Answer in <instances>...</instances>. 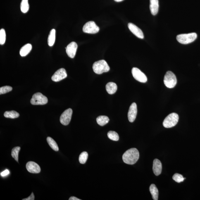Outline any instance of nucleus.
<instances>
[{
    "label": "nucleus",
    "instance_id": "nucleus-1",
    "mask_svg": "<svg viewBox=\"0 0 200 200\" xmlns=\"http://www.w3.org/2000/svg\"><path fill=\"white\" fill-rule=\"evenodd\" d=\"M139 157V153L138 149L135 148H131L126 151L122 156V159L125 163L128 165L135 164Z\"/></svg>",
    "mask_w": 200,
    "mask_h": 200
},
{
    "label": "nucleus",
    "instance_id": "nucleus-2",
    "mask_svg": "<svg viewBox=\"0 0 200 200\" xmlns=\"http://www.w3.org/2000/svg\"><path fill=\"white\" fill-rule=\"evenodd\" d=\"M92 68L95 73L97 74H101L110 70L108 64L104 60L95 62L93 65Z\"/></svg>",
    "mask_w": 200,
    "mask_h": 200
},
{
    "label": "nucleus",
    "instance_id": "nucleus-3",
    "mask_svg": "<svg viewBox=\"0 0 200 200\" xmlns=\"http://www.w3.org/2000/svg\"><path fill=\"white\" fill-rule=\"evenodd\" d=\"M197 35L195 33L179 34L177 37V41L182 44H188L192 43L197 38Z\"/></svg>",
    "mask_w": 200,
    "mask_h": 200
},
{
    "label": "nucleus",
    "instance_id": "nucleus-4",
    "mask_svg": "<svg viewBox=\"0 0 200 200\" xmlns=\"http://www.w3.org/2000/svg\"><path fill=\"white\" fill-rule=\"evenodd\" d=\"M179 120V116L176 113H173L168 115L163 123V127L166 128H171L177 125Z\"/></svg>",
    "mask_w": 200,
    "mask_h": 200
},
{
    "label": "nucleus",
    "instance_id": "nucleus-5",
    "mask_svg": "<svg viewBox=\"0 0 200 200\" xmlns=\"http://www.w3.org/2000/svg\"><path fill=\"white\" fill-rule=\"evenodd\" d=\"M165 85L169 88H172L177 84V79L173 72L169 71L166 72L164 78Z\"/></svg>",
    "mask_w": 200,
    "mask_h": 200
},
{
    "label": "nucleus",
    "instance_id": "nucleus-6",
    "mask_svg": "<svg viewBox=\"0 0 200 200\" xmlns=\"http://www.w3.org/2000/svg\"><path fill=\"white\" fill-rule=\"evenodd\" d=\"M48 102L47 98L39 92L34 94L30 100L31 103L33 105H44Z\"/></svg>",
    "mask_w": 200,
    "mask_h": 200
},
{
    "label": "nucleus",
    "instance_id": "nucleus-7",
    "mask_svg": "<svg viewBox=\"0 0 200 200\" xmlns=\"http://www.w3.org/2000/svg\"><path fill=\"white\" fill-rule=\"evenodd\" d=\"M99 27L94 21L87 22L83 27V31L88 34H96L99 32Z\"/></svg>",
    "mask_w": 200,
    "mask_h": 200
},
{
    "label": "nucleus",
    "instance_id": "nucleus-8",
    "mask_svg": "<svg viewBox=\"0 0 200 200\" xmlns=\"http://www.w3.org/2000/svg\"><path fill=\"white\" fill-rule=\"evenodd\" d=\"M132 73L134 78L138 81L142 83H145L147 81V78L146 75L139 69L133 68Z\"/></svg>",
    "mask_w": 200,
    "mask_h": 200
},
{
    "label": "nucleus",
    "instance_id": "nucleus-9",
    "mask_svg": "<svg viewBox=\"0 0 200 200\" xmlns=\"http://www.w3.org/2000/svg\"><path fill=\"white\" fill-rule=\"evenodd\" d=\"M72 113L73 111L71 109L69 108L65 110L60 117V122L64 125H68L71 120Z\"/></svg>",
    "mask_w": 200,
    "mask_h": 200
},
{
    "label": "nucleus",
    "instance_id": "nucleus-10",
    "mask_svg": "<svg viewBox=\"0 0 200 200\" xmlns=\"http://www.w3.org/2000/svg\"><path fill=\"white\" fill-rule=\"evenodd\" d=\"M67 77L66 70L65 69L61 68L55 72L52 77V79L53 81L58 82L66 78Z\"/></svg>",
    "mask_w": 200,
    "mask_h": 200
},
{
    "label": "nucleus",
    "instance_id": "nucleus-11",
    "mask_svg": "<svg viewBox=\"0 0 200 200\" xmlns=\"http://www.w3.org/2000/svg\"><path fill=\"white\" fill-rule=\"evenodd\" d=\"M137 113V105L135 103H132L129 108L127 114L128 120L130 122L134 121Z\"/></svg>",
    "mask_w": 200,
    "mask_h": 200
},
{
    "label": "nucleus",
    "instance_id": "nucleus-12",
    "mask_svg": "<svg viewBox=\"0 0 200 200\" xmlns=\"http://www.w3.org/2000/svg\"><path fill=\"white\" fill-rule=\"evenodd\" d=\"M77 48V45L76 43L72 42L70 43L66 48V52L68 56L71 58L75 57Z\"/></svg>",
    "mask_w": 200,
    "mask_h": 200
},
{
    "label": "nucleus",
    "instance_id": "nucleus-13",
    "mask_svg": "<svg viewBox=\"0 0 200 200\" xmlns=\"http://www.w3.org/2000/svg\"><path fill=\"white\" fill-rule=\"evenodd\" d=\"M128 27L129 30L136 37L139 38L140 39H144V34L141 29L137 27V26L134 24L129 23L128 24Z\"/></svg>",
    "mask_w": 200,
    "mask_h": 200
},
{
    "label": "nucleus",
    "instance_id": "nucleus-14",
    "mask_svg": "<svg viewBox=\"0 0 200 200\" xmlns=\"http://www.w3.org/2000/svg\"><path fill=\"white\" fill-rule=\"evenodd\" d=\"M26 168L27 171L31 173H38L41 171L40 167L37 163L30 161L27 163Z\"/></svg>",
    "mask_w": 200,
    "mask_h": 200
},
{
    "label": "nucleus",
    "instance_id": "nucleus-15",
    "mask_svg": "<svg viewBox=\"0 0 200 200\" xmlns=\"http://www.w3.org/2000/svg\"><path fill=\"white\" fill-rule=\"evenodd\" d=\"M153 173L156 176L161 174L162 170V165L161 162L158 159H155L153 162Z\"/></svg>",
    "mask_w": 200,
    "mask_h": 200
},
{
    "label": "nucleus",
    "instance_id": "nucleus-16",
    "mask_svg": "<svg viewBox=\"0 0 200 200\" xmlns=\"http://www.w3.org/2000/svg\"><path fill=\"white\" fill-rule=\"evenodd\" d=\"M150 9L152 14L156 15L158 13L159 5L158 0H150Z\"/></svg>",
    "mask_w": 200,
    "mask_h": 200
},
{
    "label": "nucleus",
    "instance_id": "nucleus-17",
    "mask_svg": "<svg viewBox=\"0 0 200 200\" xmlns=\"http://www.w3.org/2000/svg\"><path fill=\"white\" fill-rule=\"evenodd\" d=\"M116 84L113 82H109L106 84V89L107 92L109 94H115L117 90Z\"/></svg>",
    "mask_w": 200,
    "mask_h": 200
},
{
    "label": "nucleus",
    "instance_id": "nucleus-18",
    "mask_svg": "<svg viewBox=\"0 0 200 200\" xmlns=\"http://www.w3.org/2000/svg\"><path fill=\"white\" fill-rule=\"evenodd\" d=\"M32 49V46L30 44H27L25 45L20 49V54L22 57L25 56L30 53Z\"/></svg>",
    "mask_w": 200,
    "mask_h": 200
},
{
    "label": "nucleus",
    "instance_id": "nucleus-19",
    "mask_svg": "<svg viewBox=\"0 0 200 200\" xmlns=\"http://www.w3.org/2000/svg\"><path fill=\"white\" fill-rule=\"evenodd\" d=\"M56 30L55 29H52L50 31L49 37L48 38V44L50 46H52L54 45L55 41Z\"/></svg>",
    "mask_w": 200,
    "mask_h": 200
},
{
    "label": "nucleus",
    "instance_id": "nucleus-20",
    "mask_svg": "<svg viewBox=\"0 0 200 200\" xmlns=\"http://www.w3.org/2000/svg\"><path fill=\"white\" fill-rule=\"evenodd\" d=\"M149 191L151 192L153 199L154 200H158V190L155 184H151L149 188Z\"/></svg>",
    "mask_w": 200,
    "mask_h": 200
},
{
    "label": "nucleus",
    "instance_id": "nucleus-21",
    "mask_svg": "<svg viewBox=\"0 0 200 200\" xmlns=\"http://www.w3.org/2000/svg\"><path fill=\"white\" fill-rule=\"evenodd\" d=\"M109 121V119L106 116H100L96 118V121L98 125L103 126L107 124Z\"/></svg>",
    "mask_w": 200,
    "mask_h": 200
},
{
    "label": "nucleus",
    "instance_id": "nucleus-22",
    "mask_svg": "<svg viewBox=\"0 0 200 200\" xmlns=\"http://www.w3.org/2000/svg\"><path fill=\"white\" fill-rule=\"evenodd\" d=\"M4 116L6 118L15 119L20 116V114L14 111H6L4 114Z\"/></svg>",
    "mask_w": 200,
    "mask_h": 200
},
{
    "label": "nucleus",
    "instance_id": "nucleus-23",
    "mask_svg": "<svg viewBox=\"0 0 200 200\" xmlns=\"http://www.w3.org/2000/svg\"><path fill=\"white\" fill-rule=\"evenodd\" d=\"M47 141L50 147L52 148L54 151H59V148L57 144L52 138L48 137L47 138Z\"/></svg>",
    "mask_w": 200,
    "mask_h": 200
},
{
    "label": "nucleus",
    "instance_id": "nucleus-24",
    "mask_svg": "<svg viewBox=\"0 0 200 200\" xmlns=\"http://www.w3.org/2000/svg\"><path fill=\"white\" fill-rule=\"evenodd\" d=\"M29 8L28 0H22L20 3V10L22 12L26 13L29 11Z\"/></svg>",
    "mask_w": 200,
    "mask_h": 200
},
{
    "label": "nucleus",
    "instance_id": "nucleus-25",
    "mask_svg": "<svg viewBox=\"0 0 200 200\" xmlns=\"http://www.w3.org/2000/svg\"><path fill=\"white\" fill-rule=\"evenodd\" d=\"M20 148L17 146L15 147L12 149L11 152V155L13 158H14L15 161L18 162V155L20 151Z\"/></svg>",
    "mask_w": 200,
    "mask_h": 200
},
{
    "label": "nucleus",
    "instance_id": "nucleus-26",
    "mask_svg": "<svg viewBox=\"0 0 200 200\" xmlns=\"http://www.w3.org/2000/svg\"><path fill=\"white\" fill-rule=\"evenodd\" d=\"M108 137L109 138L113 141H117L119 139L118 134L116 132L113 131H110L108 132Z\"/></svg>",
    "mask_w": 200,
    "mask_h": 200
},
{
    "label": "nucleus",
    "instance_id": "nucleus-27",
    "mask_svg": "<svg viewBox=\"0 0 200 200\" xmlns=\"http://www.w3.org/2000/svg\"><path fill=\"white\" fill-rule=\"evenodd\" d=\"M88 156V153L86 152H83L79 156V161L81 164H84L87 162Z\"/></svg>",
    "mask_w": 200,
    "mask_h": 200
},
{
    "label": "nucleus",
    "instance_id": "nucleus-28",
    "mask_svg": "<svg viewBox=\"0 0 200 200\" xmlns=\"http://www.w3.org/2000/svg\"><path fill=\"white\" fill-rule=\"evenodd\" d=\"M6 34L5 29H2L0 30V44L3 45L5 42Z\"/></svg>",
    "mask_w": 200,
    "mask_h": 200
},
{
    "label": "nucleus",
    "instance_id": "nucleus-29",
    "mask_svg": "<svg viewBox=\"0 0 200 200\" xmlns=\"http://www.w3.org/2000/svg\"><path fill=\"white\" fill-rule=\"evenodd\" d=\"M173 180H175V182L177 183H180L184 181L185 178H184L183 177L181 174L179 173H175L174 174L173 176Z\"/></svg>",
    "mask_w": 200,
    "mask_h": 200
},
{
    "label": "nucleus",
    "instance_id": "nucleus-30",
    "mask_svg": "<svg viewBox=\"0 0 200 200\" xmlns=\"http://www.w3.org/2000/svg\"><path fill=\"white\" fill-rule=\"evenodd\" d=\"M12 90V88L10 86H6L0 88V94H6Z\"/></svg>",
    "mask_w": 200,
    "mask_h": 200
},
{
    "label": "nucleus",
    "instance_id": "nucleus-31",
    "mask_svg": "<svg viewBox=\"0 0 200 200\" xmlns=\"http://www.w3.org/2000/svg\"><path fill=\"white\" fill-rule=\"evenodd\" d=\"M9 173L10 172L9 170H6L1 173V176L4 177L6 176L7 175H8Z\"/></svg>",
    "mask_w": 200,
    "mask_h": 200
},
{
    "label": "nucleus",
    "instance_id": "nucleus-32",
    "mask_svg": "<svg viewBox=\"0 0 200 200\" xmlns=\"http://www.w3.org/2000/svg\"><path fill=\"white\" fill-rule=\"evenodd\" d=\"M23 200H34V196L33 193H32L30 195L28 198L22 199Z\"/></svg>",
    "mask_w": 200,
    "mask_h": 200
},
{
    "label": "nucleus",
    "instance_id": "nucleus-33",
    "mask_svg": "<svg viewBox=\"0 0 200 200\" xmlns=\"http://www.w3.org/2000/svg\"><path fill=\"white\" fill-rule=\"evenodd\" d=\"M69 200H80L81 199H78L76 197H74V196H72L69 199Z\"/></svg>",
    "mask_w": 200,
    "mask_h": 200
},
{
    "label": "nucleus",
    "instance_id": "nucleus-34",
    "mask_svg": "<svg viewBox=\"0 0 200 200\" xmlns=\"http://www.w3.org/2000/svg\"><path fill=\"white\" fill-rule=\"evenodd\" d=\"M114 1L116 2H120L123 1V0H114Z\"/></svg>",
    "mask_w": 200,
    "mask_h": 200
}]
</instances>
